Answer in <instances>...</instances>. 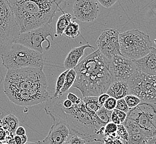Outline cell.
I'll return each mask as SVG.
<instances>
[{
    "mask_svg": "<svg viewBox=\"0 0 156 144\" xmlns=\"http://www.w3.org/2000/svg\"><path fill=\"white\" fill-rule=\"evenodd\" d=\"M69 70L66 69L64 72L62 73L59 77H58L57 80L56 81V84H55V92H54L53 95L51 96L53 98L56 99V98H59L63 95L61 94V90L63 87V85L64 83L65 79L66 77V74L68 72Z\"/></svg>",
    "mask_w": 156,
    "mask_h": 144,
    "instance_id": "23",
    "label": "cell"
},
{
    "mask_svg": "<svg viewBox=\"0 0 156 144\" xmlns=\"http://www.w3.org/2000/svg\"><path fill=\"white\" fill-rule=\"evenodd\" d=\"M76 78V73L74 69H70L66 74L64 83L61 90V94L63 95L69 92V89L73 87Z\"/></svg>",
    "mask_w": 156,
    "mask_h": 144,
    "instance_id": "22",
    "label": "cell"
},
{
    "mask_svg": "<svg viewBox=\"0 0 156 144\" xmlns=\"http://www.w3.org/2000/svg\"><path fill=\"white\" fill-rule=\"evenodd\" d=\"M20 31L7 0H0V55L15 43Z\"/></svg>",
    "mask_w": 156,
    "mask_h": 144,
    "instance_id": "7",
    "label": "cell"
},
{
    "mask_svg": "<svg viewBox=\"0 0 156 144\" xmlns=\"http://www.w3.org/2000/svg\"><path fill=\"white\" fill-rule=\"evenodd\" d=\"M24 135H26V131L24 128L23 126H18L17 129L16 130L15 135L21 136Z\"/></svg>",
    "mask_w": 156,
    "mask_h": 144,
    "instance_id": "38",
    "label": "cell"
},
{
    "mask_svg": "<svg viewBox=\"0 0 156 144\" xmlns=\"http://www.w3.org/2000/svg\"><path fill=\"white\" fill-rule=\"evenodd\" d=\"M70 132L66 124L58 123L51 125L48 135L43 141L42 144H63L68 138Z\"/></svg>",
    "mask_w": 156,
    "mask_h": 144,
    "instance_id": "14",
    "label": "cell"
},
{
    "mask_svg": "<svg viewBox=\"0 0 156 144\" xmlns=\"http://www.w3.org/2000/svg\"><path fill=\"white\" fill-rule=\"evenodd\" d=\"M119 44L122 56L133 60L146 56L153 47L150 36L138 29L120 33Z\"/></svg>",
    "mask_w": 156,
    "mask_h": 144,
    "instance_id": "6",
    "label": "cell"
},
{
    "mask_svg": "<svg viewBox=\"0 0 156 144\" xmlns=\"http://www.w3.org/2000/svg\"><path fill=\"white\" fill-rule=\"evenodd\" d=\"M115 109H117L120 111H123L126 114H127L129 113V111L130 110L128 106L126 104V102L125 101L123 98L117 100Z\"/></svg>",
    "mask_w": 156,
    "mask_h": 144,
    "instance_id": "31",
    "label": "cell"
},
{
    "mask_svg": "<svg viewBox=\"0 0 156 144\" xmlns=\"http://www.w3.org/2000/svg\"><path fill=\"white\" fill-rule=\"evenodd\" d=\"M85 108L92 117L96 116V113L100 108L98 103V96H87L82 98Z\"/></svg>",
    "mask_w": 156,
    "mask_h": 144,
    "instance_id": "20",
    "label": "cell"
},
{
    "mask_svg": "<svg viewBox=\"0 0 156 144\" xmlns=\"http://www.w3.org/2000/svg\"><path fill=\"white\" fill-rule=\"evenodd\" d=\"M49 37L51 38L52 41L54 40L53 28L50 24H45L27 32L20 33L15 43L24 45L43 54L44 51V48L42 46L43 42H48V46L45 50H48L51 47V42L48 39Z\"/></svg>",
    "mask_w": 156,
    "mask_h": 144,
    "instance_id": "9",
    "label": "cell"
},
{
    "mask_svg": "<svg viewBox=\"0 0 156 144\" xmlns=\"http://www.w3.org/2000/svg\"><path fill=\"white\" fill-rule=\"evenodd\" d=\"M53 123L66 124L70 134L83 139L86 142H103L104 131L106 124L98 117H92L85 108L84 103L73 104L69 109L64 108L61 97L54 99L49 96L44 108Z\"/></svg>",
    "mask_w": 156,
    "mask_h": 144,
    "instance_id": "1",
    "label": "cell"
},
{
    "mask_svg": "<svg viewBox=\"0 0 156 144\" xmlns=\"http://www.w3.org/2000/svg\"><path fill=\"white\" fill-rule=\"evenodd\" d=\"M119 31L106 29L103 31L97 40L98 50L109 61L116 55H122L120 51Z\"/></svg>",
    "mask_w": 156,
    "mask_h": 144,
    "instance_id": "11",
    "label": "cell"
},
{
    "mask_svg": "<svg viewBox=\"0 0 156 144\" xmlns=\"http://www.w3.org/2000/svg\"><path fill=\"white\" fill-rule=\"evenodd\" d=\"M147 141L144 139L142 133L129 135L127 141L123 144H146Z\"/></svg>",
    "mask_w": 156,
    "mask_h": 144,
    "instance_id": "25",
    "label": "cell"
},
{
    "mask_svg": "<svg viewBox=\"0 0 156 144\" xmlns=\"http://www.w3.org/2000/svg\"><path fill=\"white\" fill-rule=\"evenodd\" d=\"M112 111H109L106 110L102 106L96 112V115L103 123L107 124L111 122V115Z\"/></svg>",
    "mask_w": 156,
    "mask_h": 144,
    "instance_id": "24",
    "label": "cell"
},
{
    "mask_svg": "<svg viewBox=\"0 0 156 144\" xmlns=\"http://www.w3.org/2000/svg\"><path fill=\"white\" fill-rule=\"evenodd\" d=\"M98 3L101 4L103 7H104L105 8L110 9L117 2V0H108V1L99 0V1H98Z\"/></svg>",
    "mask_w": 156,
    "mask_h": 144,
    "instance_id": "33",
    "label": "cell"
},
{
    "mask_svg": "<svg viewBox=\"0 0 156 144\" xmlns=\"http://www.w3.org/2000/svg\"><path fill=\"white\" fill-rule=\"evenodd\" d=\"M123 99L126 102V104L128 106L129 110L135 108L141 103V100L137 96L131 94L125 96Z\"/></svg>",
    "mask_w": 156,
    "mask_h": 144,
    "instance_id": "26",
    "label": "cell"
},
{
    "mask_svg": "<svg viewBox=\"0 0 156 144\" xmlns=\"http://www.w3.org/2000/svg\"><path fill=\"white\" fill-rule=\"evenodd\" d=\"M7 144L6 142H3V144Z\"/></svg>",
    "mask_w": 156,
    "mask_h": 144,
    "instance_id": "48",
    "label": "cell"
},
{
    "mask_svg": "<svg viewBox=\"0 0 156 144\" xmlns=\"http://www.w3.org/2000/svg\"><path fill=\"white\" fill-rule=\"evenodd\" d=\"M66 98L70 100L73 104L78 105L81 103L83 98L78 96L75 93H73L72 92H68L66 93Z\"/></svg>",
    "mask_w": 156,
    "mask_h": 144,
    "instance_id": "30",
    "label": "cell"
},
{
    "mask_svg": "<svg viewBox=\"0 0 156 144\" xmlns=\"http://www.w3.org/2000/svg\"><path fill=\"white\" fill-rule=\"evenodd\" d=\"M111 122L117 125L121 124L119 118L117 117V115L115 113L114 111H112L111 114Z\"/></svg>",
    "mask_w": 156,
    "mask_h": 144,
    "instance_id": "37",
    "label": "cell"
},
{
    "mask_svg": "<svg viewBox=\"0 0 156 144\" xmlns=\"http://www.w3.org/2000/svg\"><path fill=\"white\" fill-rule=\"evenodd\" d=\"M117 125L110 122L107 124L105 126L104 131V138L106 137L109 135H112L114 133L116 132L117 130Z\"/></svg>",
    "mask_w": 156,
    "mask_h": 144,
    "instance_id": "29",
    "label": "cell"
},
{
    "mask_svg": "<svg viewBox=\"0 0 156 144\" xmlns=\"http://www.w3.org/2000/svg\"><path fill=\"white\" fill-rule=\"evenodd\" d=\"M102 142L104 144H123L122 141L117 136L116 132L105 137Z\"/></svg>",
    "mask_w": 156,
    "mask_h": 144,
    "instance_id": "27",
    "label": "cell"
},
{
    "mask_svg": "<svg viewBox=\"0 0 156 144\" xmlns=\"http://www.w3.org/2000/svg\"><path fill=\"white\" fill-rule=\"evenodd\" d=\"M109 68L113 81H127L137 71L134 60L122 55H116L111 58Z\"/></svg>",
    "mask_w": 156,
    "mask_h": 144,
    "instance_id": "12",
    "label": "cell"
},
{
    "mask_svg": "<svg viewBox=\"0 0 156 144\" xmlns=\"http://www.w3.org/2000/svg\"><path fill=\"white\" fill-rule=\"evenodd\" d=\"M127 118L134 121L142 130L156 134V104L141 102L129 111Z\"/></svg>",
    "mask_w": 156,
    "mask_h": 144,
    "instance_id": "10",
    "label": "cell"
},
{
    "mask_svg": "<svg viewBox=\"0 0 156 144\" xmlns=\"http://www.w3.org/2000/svg\"><path fill=\"white\" fill-rule=\"evenodd\" d=\"M19 120L15 115L9 114L0 120V126L6 131L11 132L15 135L16 129L19 126Z\"/></svg>",
    "mask_w": 156,
    "mask_h": 144,
    "instance_id": "18",
    "label": "cell"
},
{
    "mask_svg": "<svg viewBox=\"0 0 156 144\" xmlns=\"http://www.w3.org/2000/svg\"><path fill=\"white\" fill-rule=\"evenodd\" d=\"M38 144H42V143H41V141H38Z\"/></svg>",
    "mask_w": 156,
    "mask_h": 144,
    "instance_id": "46",
    "label": "cell"
},
{
    "mask_svg": "<svg viewBox=\"0 0 156 144\" xmlns=\"http://www.w3.org/2000/svg\"><path fill=\"white\" fill-rule=\"evenodd\" d=\"M129 94L137 96L141 102L156 104V75L136 72L127 81Z\"/></svg>",
    "mask_w": 156,
    "mask_h": 144,
    "instance_id": "8",
    "label": "cell"
},
{
    "mask_svg": "<svg viewBox=\"0 0 156 144\" xmlns=\"http://www.w3.org/2000/svg\"><path fill=\"white\" fill-rule=\"evenodd\" d=\"M21 140L22 142V144H26L27 142H28V137L27 135H23L21 136Z\"/></svg>",
    "mask_w": 156,
    "mask_h": 144,
    "instance_id": "42",
    "label": "cell"
},
{
    "mask_svg": "<svg viewBox=\"0 0 156 144\" xmlns=\"http://www.w3.org/2000/svg\"><path fill=\"white\" fill-rule=\"evenodd\" d=\"M113 111H114L115 113L116 114L117 117L120 119L121 123V124H122L123 122L126 120V117H127V114L123 111H120L117 109H114Z\"/></svg>",
    "mask_w": 156,
    "mask_h": 144,
    "instance_id": "35",
    "label": "cell"
},
{
    "mask_svg": "<svg viewBox=\"0 0 156 144\" xmlns=\"http://www.w3.org/2000/svg\"><path fill=\"white\" fill-rule=\"evenodd\" d=\"M138 72L148 74L156 75V50L153 47L148 54L137 60H134Z\"/></svg>",
    "mask_w": 156,
    "mask_h": 144,
    "instance_id": "15",
    "label": "cell"
},
{
    "mask_svg": "<svg viewBox=\"0 0 156 144\" xmlns=\"http://www.w3.org/2000/svg\"><path fill=\"white\" fill-rule=\"evenodd\" d=\"M6 131L0 126V141H5L6 138Z\"/></svg>",
    "mask_w": 156,
    "mask_h": 144,
    "instance_id": "39",
    "label": "cell"
},
{
    "mask_svg": "<svg viewBox=\"0 0 156 144\" xmlns=\"http://www.w3.org/2000/svg\"><path fill=\"white\" fill-rule=\"evenodd\" d=\"M3 144V142L2 141H0V144Z\"/></svg>",
    "mask_w": 156,
    "mask_h": 144,
    "instance_id": "47",
    "label": "cell"
},
{
    "mask_svg": "<svg viewBox=\"0 0 156 144\" xmlns=\"http://www.w3.org/2000/svg\"><path fill=\"white\" fill-rule=\"evenodd\" d=\"M70 144H86L87 142L83 139L79 138L76 136H72V138L68 141Z\"/></svg>",
    "mask_w": 156,
    "mask_h": 144,
    "instance_id": "34",
    "label": "cell"
},
{
    "mask_svg": "<svg viewBox=\"0 0 156 144\" xmlns=\"http://www.w3.org/2000/svg\"><path fill=\"white\" fill-rule=\"evenodd\" d=\"M87 48L94 49L95 48L89 44L84 45L78 47L73 48L67 55L64 62V67L66 69H74L79 64L81 57L84 56L85 50Z\"/></svg>",
    "mask_w": 156,
    "mask_h": 144,
    "instance_id": "16",
    "label": "cell"
},
{
    "mask_svg": "<svg viewBox=\"0 0 156 144\" xmlns=\"http://www.w3.org/2000/svg\"><path fill=\"white\" fill-rule=\"evenodd\" d=\"M106 93L110 97L114 98L116 100L123 99L129 95V89L127 81H113Z\"/></svg>",
    "mask_w": 156,
    "mask_h": 144,
    "instance_id": "17",
    "label": "cell"
},
{
    "mask_svg": "<svg viewBox=\"0 0 156 144\" xmlns=\"http://www.w3.org/2000/svg\"><path fill=\"white\" fill-rule=\"evenodd\" d=\"M116 103H117V100L114 99V98L109 97L108 99L104 103L103 106L108 110L113 111L116 108Z\"/></svg>",
    "mask_w": 156,
    "mask_h": 144,
    "instance_id": "32",
    "label": "cell"
},
{
    "mask_svg": "<svg viewBox=\"0 0 156 144\" xmlns=\"http://www.w3.org/2000/svg\"><path fill=\"white\" fill-rule=\"evenodd\" d=\"M14 139L16 144H22V140H21V136H19L17 135H15L14 136Z\"/></svg>",
    "mask_w": 156,
    "mask_h": 144,
    "instance_id": "40",
    "label": "cell"
},
{
    "mask_svg": "<svg viewBox=\"0 0 156 144\" xmlns=\"http://www.w3.org/2000/svg\"><path fill=\"white\" fill-rule=\"evenodd\" d=\"M4 93L11 102L31 106L45 102L49 94L43 69L24 68L8 70L3 81Z\"/></svg>",
    "mask_w": 156,
    "mask_h": 144,
    "instance_id": "2",
    "label": "cell"
},
{
    "mask_svg": "<svg viewBox=\"0 0 156 144\" xmlns=\"http://www.w3.org/2000/svg\"><path fill=\"white\" fill-rule=\"evenodd\" d=\"M75 19L83 22L96 20L99 15V3L95 0H78L73 7Z\"/></svg>",
    "mask_w": 156,
    "mask_h": 144,
    "instance_id": "13",
    "label": "cell"
},
{
    "mask_svg": "<svg viewBox=\"0 0 156 144\" xmlns=\"http://www.w3.org/2000/svg\"><path fill=\"white\" fill-rule=\"evenodd\" d=\"M63 34L68 38L73 39L78 37L81 34L79 25L75 21H71L64 31Z\"/></svg>",
    "mask_w": 156,
    "mask_h": 144,
    "instance_id": "21",
    "label": "cell"
},
{
    "mask_svg": "<svg viewBox=\"0 0 156 144\" xmlns=\"http://www.w3.org/2000/svg\"><path fill=\"white\" fill-rule=\"evenodd\" d=\"M156 136H153L152 138H151L149 140H148L146 144H156Z\"/></svg>",
    "mask_w": 156,
    "mask_h": 144,
    "instance_id": "41",
    "label": "cell"
},
{
    "mask_svg": "<svg viewBox=\"0 0 156 144\" xmlns=\"http://www.w3.org/2000/svg\"><path fill=\"white\" fill-rule=\"evenodd\" d=\"M20 33L27 32L53 21L56 12L61 10L62 1L7 0Z\"/></svg>",
    "mask_w": 156,
    "mask_h": 144,
    "instance_id": "4",
    "label": "cell"
},
{
    "mask_svg": "<svg viewBox=\"0 0 156 144\" xmlns=\"http://www.w3.org/2000/svg\"><path fill=\"white\" fill-rule=\"evenodd\" d=\"M109 97L110 96H108L106 93L102 94L101 95H100V96H98V103H99V105L100 106H102L104 104V103L106 102V101L108 99Z\"/></svg>",
    "mask_w": 156,
    "mask_h": 144,
    "instance_id": "36",
    "label": "cell"
},
{
    "mask_svg": "<svg viewBox=\"0 0 156 144\" xmlns=\"http://www.w3.org/2000/svg\"><path fill=\"white\" fill-rule=\"evenodd\" d=\"M7 144H16L15 141V139L14 138H13L11 139L10 140H9V141L7 142Z\"/></svg>",
    "mask_w": 156,
    "mask_h": 144,
    "instance_id": "43",
    "label": "cell"
},
{
    "mask_svg": "<svg viewBox=\"0 0 156 144\" xmlns=\"http://www.w3.org/2000/svg\"><path fill=\"white\" fill-rule=\"evenodd\" d=\"M72 15L69 13H63V15L60 16L58 19L56 23V34H55L54 37L58 36L60 37L63 35L66 27L72 21Z\"/></svg>",
    "mask_w": 156,
    "mask_h": 144,
    "instance_id": "19",
    "label": "cell"
},
{
    "mask_svg": "<svg viewBox=\"0 0 156 144\" xmlns=\"http://www.w3.org/2000/svg\"><path fill=\"white\" fill-rule=\"evenodd\" d=\"M116 134L123 142L127 141L129 134L125 127L122 124H120L117 125Z\"/></svg>",
    "mask_w": 156,
    "mask_h": 144,
    "instance_id": "28",
    "label": "cell"
},
{
    "mask_svg": "<svg viewBox=\"0 0 156 144\" xmlns=\"http://www.w3.org/2000/svg\"><path fill=\"white\" fill-rule=\"evenodd\" d=\"M109 63L98 49L89 54L74 69L76 78L73 87L80 92L83 98L106 93L113 82Z\"/></svg>",
    "mask_w": 156,
    "mask_h": 144,
    "instance_id": "3",
    "label": "cell"
},
{
    "mask_svg": "<svg viewBox=\"0 0 156 144\" xmlns=\"http://www.w3.org/2000/svg\"><path fill=\"white\" fill-rule=\"evenodd\" d=\"M0 56L2 65L7 70L24 68L43 69L45 64L43 54L18 43H14Z\"/></svg>",
    "mask_w": 156,
    "mask_h": 144,
    "instance_id": "5",
    "label": "cell"
},
{
    "mask_svg": "<svg viewBox=\"0 0 156 144\" xmlns=\"http://www.w3.org/2000/svg\"><path fill=\"white\" fill-rule=\"evenodd\" d=\"M63 144H69V142H66L65 143H64Z\"/></svg>",
    "mask_w": 156,
    "mask_h": 144,
    "instance_id": "45",
    "label": "cell"
},
{
    "mask_svg": "<svg viewBox=\"0 0 156 144\" xmlns=\"http://www.w3.org/2000/svg\"><path fill=\"white\" fill-rule=\"evenodd\" d=\"M38 144V141L37 142H27L26 144Z\"/></svg>",
    "mask_w": 156,
    "mask_h": 144,
    "instance_id": "44",
    "label": "cell"
}]
</instances>
